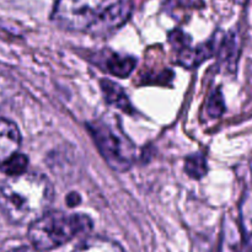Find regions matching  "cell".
<instances>
[{
  "instance_id": "obj_6",
  "label": "cell",
  "mask_w": 252,
  "mask_h": 252,
  "mask_svg": "<svg viewBox=\"0 0 252 252\" xmlns=\"http://www.w3.org/2000/svg\"><path fill=\"white\" fill-rule=\"evenodd\" d=\"M21 144V134L14 122L0 118V167L17 154Z\"/></svg>"
},
{
  "instance_id": "obj_7",
  "label": "cell",
  "mask_w": 252,
  "mask_h": 252,
  "mask_svg": "<svg viewBox=\"0 0 252 252\" xmlns=\"http://www.w3.org/2000/svg\"><path fill=\"white\" fill-rule=\"evenodd\" d=\"M217 53V36L214 34L207 43L201 44L196 48H185L179 53V62L187 68H194L211 58Z\"/></svg>"
},
{
  "instance_id": "obj_12",
  "label": "cell",
  "mask_w": 252,
  "mask_h": 252,
  "mask_svg": "<svg viewBox=\"0 0 252 252\" xmlns=\"http://www.w3.org/2000/svg\"><path fill=\"white\" fill-rule=\"evenodd\" d=\"M218 252H244L239 229L236 228V224H234L233 219L226 218L224 220Z\"/></svg>"
},
{
  "instance_id": "obj_10",
  "label": "cell",
  "mask_w": 252,
  "mask_h": 252,
  "mask_svg": "<svg viewBox=\"0 0 252 252\" xmlns=\"http://www.w3.org/2000/svg\"><path fill=\"white\" fill-rule=\"evenodd\" d=\"M240 233L246 249L252 252V189L244 192L240 202Z\"/></svg>"
},
{
  "instance_id": "obj_17",
  "label": "cell",
  "mask_w": 252,
  "mask_h": 252,
  "mask_svg": "<svg viewBox=\"0 0 252 252\" xmlns=\"http://www.w3.org/2000/svg\"><path fill=\"white\" fill-rule=\"evenodd\" d=\"M80 202H81V197L80 194L76 193V192H70L65 198V203L68 204L69 207H76L78 204H80Z\"/></svg>"
},
{
  "instance_id": "obj_1",
  "label": "cell",
  "mask_w": 252,
  "mask_h": 252,
  "mask_svg": "<svg viewBox=\"0 0 252 252\" xmlns=\"http://www.w3.org/2000/svg\"><path fill=\"white\" fill-rule=\"evenodd\" d=\"M53 197V186L44 175L25 172L2 184L0 209L11 223L31 225L48 212Z\"/></svg>"
},
{
  "instance_id": "obj_5",
  "label": "cell",
  "mask_w": 252,
  "mask_h": 252,
  "mask_svg": "<svg viewBox=\"0 0 252 252\" xmlns=\"http://www.w3.org/2000/svg\"><path fill=\"white\" fill-rule=\"evenodd\" d=\"M133 5L129 0H116L106 5L100 19L89 33L94 36H106L116 31L129 20Z\"/></svg>"
},
{
  "instance_id": "obj_2",
  "label": "cell",
  "mask_w": 252,
  "mask_h": 252,
  "mask_svg": "<svg viewBox=\"0 0 252 252\" xmlns=\"http://www.w3.org/2000/svg\"><path fill=\"white\" fill-rule=\"evenodd\" d=\"M91 229L93 220L86 214L47 212L30 225L29 240L34 250L49 251L65 245L76 236L90 233Z\"/></svg>"
},
{
  "instance_id": "obj_13",
  "label": "cell",
  "mask_w": 252,
  "mask_h": 252,
  "mask_svg": "<svg viewBox=\"0 0 252 252\" xmlns=\"http://www.w3.org/2000/svg\"><path fill=\"white\" fill-rule=\"evenodd\" d=\"M207 171H208V167H207V160L203 157V154H199V153L192 154L185 160V172L191 179H202V177L206 176Z\"/></svg>"
},
{
  "instance_id": "obj_18",
  "label": "cell",
  "mask_w": 252,
  "mask_h": 252,
  "mask_svg": "<svg viewBox=\"0 0 252 252\" xmlns=\"http://www.w3.org/2000/svg\"><path fill=\"white\" fill-rule=\"evenodd\" d=\"M9 252H38L34 250L33 248H29V246H19V248L11 249Z\"/></svg>"
},
{
  "instance_id": "obj_9",
  "label": "cell",
  "mask_w": 252,
  "mask_h": 252,
  "mask_svg": "<svg viewBox=\"0 0 252 252\" xmlns=\"http://www.w3.org/2000/svg\"><path fill=\"white\" fill-rule=\"evenodd\" d=\"M100 86L101 91L105 96L106 102L116 106L117 108H121L125 112H132V103H130L129 98H128L127 94L122 89V86H120L115 81L110 80V79H102L100 81Z\"/></svg>"
},
{
  "instance_id": "obj_19",
  "label": "cell",
  "mask_w": 252,
  "mask_h": 252,
  "mask_svg": "<svg viewBox=\"0 0 252 252\" xmlns=\"http://www.w3.org/2000/svg\"><path fill=\"white\" fill-rule=\"evenodd\" d=\"M236 2H239V4H244V2L246 1V0H235Z\"/></svg>"
},
{
  "instance_id": "obj_15",
  "label": "cell",
  "mask_w": 252,
  "mask_h": 252,
  "mask_svg": "<svg viewBox=\"0 0 252 252\" xmlns=\"http://www.w3.org/2000/svg\"><path fill=\"white\" fill-rule=\"evenodd\" d=\"M224 101L223 96H221L220 91L217 90L214 91L211 95L208 100V105H207V112L211 117H219V116L223 115L224 112Z\"/></svg>"
},
{
  "instance_id": "obj_8",
  "label": "cell",
  "mask_w": 252,
  "mask_h": 252,
  "mask_svg": "<svg viewBox=\"0 0 252 252\" xmlns=\"http://www.w3.org/2000/svg\"><path fill=\"white\" fill-rule=\"evenodd\" d=\"M101 65L105 70H107L111 75L118 76V78H127L135 68L137 59L130 56H123L120 53H105L101 57Z\"/></svg>"
},
{
  "instance_id": "obj_14",
  "label": "cell",
  "mask_w": 252,
  "mask_h": 252,
  "mask_svg": "<svg viewBox=\"0 0 252 252\" xmlns=\"http://www.w3.org/2000/svg\"><path fill=\"white\" fill-rule=\"evenodd\" d=\"M27 165H29V159H27L26 155L15 154L14 157L10 158V159L0 167V170H1L4 174H6L9 177L20 176V175L26 172Z\"/></svg>"
},
{
  "instance_id": "obj_4",
  "label": "cell",
  "mask_w": 252,
  "mask_h": 252,
  "mask_svg": "<svg viewBox=\"0 0 252 252\" xmlns=\"http://www.w3.org/2000/svg\"><path fill=\"white\" fill-rule=\"evenodd\" d=\"M106 5L103 0H57L52 20L64 30L90 32Z\"/></svg>"
},
{
  "instance_id": "obj_11",
  "label": "cell",
  "mask_w": 252,
  "mask_h": 252,
  "mask_svg": "<svg viewBox=\"0 0 252 252\" xmlns=\"http://www.w3.org/2000/svg\"><path fill=\"white\" fill-rule=\"evenodd\" d=\"M71 252H125L122 246L116 241L102 236L86 238Z\"/></svg>"
},
{
  "instance_id": "obj_16",
  "label": "cell",
  "mask_w": 252,
  "mask_h": 252,
  "mask_svg": "<svg viewBox=\"0 0 252 252\" xmlns=\"http://www.w3.org/2000/svg\"><path fill=\"white\" fill-rule=\"evenodd\" d=\"M170 42H171L176 48H179L180 52H181L184 51L185 48H189L191 39H189V37L187 36V34H185L184 32L176 30V31H174L170 34Z\"/></svg>"
},
{
  "instance_id": "obj_3",
  "label": "cell",
  "mask_w": 252,
  "mask_h": 252,
  "mask_svg": "<svg viewBox=\"0 0 252 252\" xmlns=\"http://www.w3.org/2000/svg\"><path fill=\"white\" fill-rule=\"evenodd\" d=\"M88 129L105 161L116 171H126L135 161V148L121 128L103 120L94 121Z\"/></svg>"
}]
</instances>
